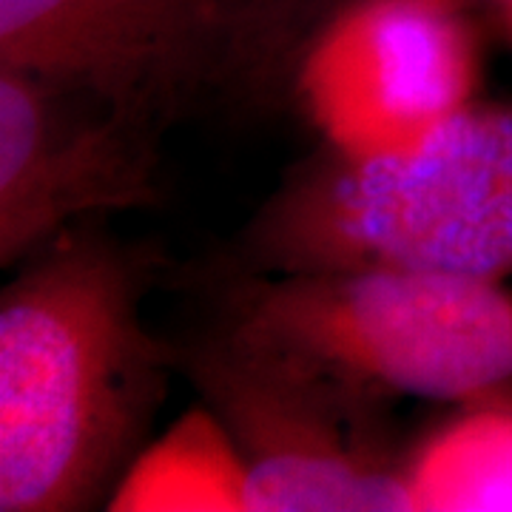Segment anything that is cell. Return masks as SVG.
I'll return each instance as SVG.
<instances>
[{
    "label": "cell",
    "instance_id": "6da1fadb",
    "mask_svg": "<svg viewBox=\"0 0 512 512\" xmlns=\"http://www.w3.org/2000/svg\"><path fill=\"white\" fill-rule=\"evenodd\" d=\"M20 265L0 296V510H89L140 453L165 356L109 242L66 231Z\"/></svg>",
    "mask_w": 512,
    "mask_h": 512
},
{
    "label": "cell",
    "instance_id": "7a4b0ae2",
    "mask_svg": "<svg viewBox=\"0 0 512 512\" xmlns=\"http://www.w3.org/2000/svg\"><path fill=\"white\" fill-rule=\"evenodd\" d=\"M248 251L274 274L384 265L501 282L512 274V103L473 100L402 151H325L262 205Z\"/></svg>",
    "mask_w": 512,
    "mask_h": 512
},
{
    "label": "cell",
    "instance_id": "3957f363",
    "mask_svg": "<svg viewBox=\"0 0 512 512\" xmlns=\"http://www.w3.org/2000/svg\"><path fill=\"white\" fill-rule=\"evenodd\" d=\"M231 333L367 402H470L512 384V293L416 268L279 274Z\"/></svg>",
    "mask_w": 512,
    "mask_h": 512
},
{
    "label": "cell",
    "instance_id": "277c9868",
    "mask_svg": "<svg viewBox=\"0 0 512 512\" xmlns=\"http://www.w3.org/2000/svg\"><path fill=\"white\" fill-rule=\"evenodd\" d=\"M194 376L242 453L248 512H410L373 402L237 333L202 350Z\"/></svg>",
    "mask_w": 512,
    "mask_h": 512
},
{
    "label": "cell",
    "instance_id": "5b68a950",
    "mask_svg": "<svg viewBox=\"0 0 512 512\" xmlns=\"http://www.w3.org/2000/svg\"><path fill=\"white\" fill-rule=\"evenodd\" d=\"M478 37L464 0H353L313 37L299 94L328 151L416 146L476 100Z\"/></svg>",
    "mask_w": 512,
    "mask_h": 512
},
{
    "label": "cell",
    "instance_id": "8992f818",
    "mask_svg": "<svg viewBox=\"0 0 512 512\" xmlns=\"http://www.w3.org/2000/svg\"><path fill=\"white\" fill-rule=\"evenodd\" d=\"M220 0H0V69L154 126L222 66Z\"/></svg>",
    "mask_w": 512,
    "mask_h": 512
},
{
    "label": "cell",
    "instance_id": "52a82bcc",
    "mask_svg": "<svg viewBox=\"0 0 512 512\" xmlns=\"http://www.w3.org/2000/svg\"><path fill=\"white\" fill-rule=\"evenodd\" d=\"M148 126L89 94L0 69V265L15 268L77 220L154 197Z\"/></svg>",
    "mask_w": 512,
    "mask_h": 512
},
{
    "label": "cell",
    "instance_id": "ba28073f",
    "mask_svg": "<svg viewBox=\"0 0 512 512\" xmlns=\"http://www.w3.org/2000/svg\"><path fill=\"white\" fill-rule=\"evenodd\" d=\"M410 512H512V396L470 399L404 456Z\"/></svg>",
    "mask_w": 512,
    "mask_h": 512
},
{
    "label": "cell",
    "instance_id": "9c48e42d",
    "mask_svg": "<svg viewBox=\"0 0 512 512\" xmlns=\"http://www.w3.org/2000/svg\"><path fill=\"white\" fill-rule=\"evenodd\" d=\"M114 512H248L237 441L211 407L188 410L143 447L111 493Z\"/></svg>",
    "mask_w": 512,
    "mask_h": 512
},
{
    "label": "cell",
    "instance_id": "30bf717a",
    "mask_svg": "<svg viewBox=\"0 0 512 512\" xmlns=\"http://www.w3.org/2000/svg\"><path fill=\"white\" fill-rule=\"evenodd\" d=\"M501 6V15H504V23H507V32L512 37V0H504V3H498Z\"/></svg>",
    "mask_w": 512,
    "mask_h": 512
},
{
    "label": "cell",
    "instance_id": "8fae6325",
    "mask_svg": "<svg viewBox=\"0 0 512 512\" xmlns=\"http://www.w3.org/2000/svg\"><path fill=\"white\" fill-rule=\"evenodd\" d=\"M495 3H504V0H495Z\"/></svg>",
    "mask_w": 512,
    "mask_h": 512
}]
</instances>
